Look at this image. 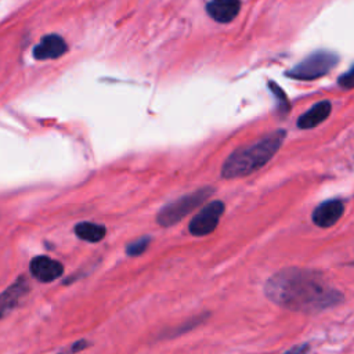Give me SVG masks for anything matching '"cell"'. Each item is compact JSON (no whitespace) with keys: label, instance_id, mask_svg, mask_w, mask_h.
<instances>
[{"label":"cell","instance_id":"e0dca14e","mask_svg":"<svg viewBox=\"0 0 354 354\" xmlns=\"http://www.w3.org/2000/svg\"><path fill=\"white\" fill-rule=\"evenodd\" d=\"M337 83L343 88H353L354 87V66L350 68L344 75L337 79Z\"/></svg>","mask_w":354,"mask_h":354},{"label":"cell","instance_id":"6da1fadb","mask_svg":"<svg viewBox=\"0 0 354 354\" xmlns=\"http://www.w3.org/2000/svg\"><path fill=\"white\" fill-rule=\"evenodd\" d=\"M264 295L274 304L303 314L336 307L344 299L322 272L301 267H286L272 274L264 283Z\"/></svg>","mask_w":354,"mask_h":354},{"label":"cell","instance_id":"7a4b0ae2","mask_svg":"<svg viewBox=\"0 0 354 354\" xmlns=\"http://www.w3.org/2000/svg\"><path fill=\"white\" fill-rule=\"evenodd\" d=\"M283 138L285 131L277 130L252 145L238 148L224 162L221 176L224 178H236L259 170L278 152Z\"/></svg>","mask_w":354,"mask_h":354},{"label":"cell","instance_id":"8992f818","mask_svg":"<svg viewBox=\"0 0 354 354\" xmlns=\"http://www.w3.org/2000/svg\"><path fill=\"white\" fill-rule=\"evenodd\" d=\"M29 282L25 275H19L0 293V319L7 317L19 306L22 299L29 293Z\"/></svg>","mask_w":354,"mask_h":354},{"label":"cell","instance_id":"52a82bcc","mask_svg":"<svg viewBox=\"0 0 354 354\" xmlns=\"http://www.w3.org/2000/svg\"><path fill=\"white\" fill-rule=\"evenodd\" d=\"M29 272L39 282L48 283V282H53V281L58 279L59 277H62L64 264L58 260L51 259L50 256L40 254L30 260Z\"/></svg>","mask_w":354,"mask_h":354},{"label":"cell","instance_id":"2e32d148","mask_svg":"<svg viewBox=\"0 0 354 354\" xmlns=\"http://www.w3.org/2000/svg\"><path fill=\"white\" fill-rule=\"evenodd\" d=\"M90 346H91V343H90L88 340H86V339H80V340L73 342L69 347H66L65 350L59 351L58 354H76V353H79V351L86 350V348H87V347H90Z\"/></svg>","mask_w":354,"mask_h":354},{"label":"cell","instance_id":"8fae6325","mask_svg":"<svg viewBox=\"0 0 354 354\" xmlns=\"http://www.w3.org/2000/svg\"><path fill=\"white\" fill-rule=\"evenodd\" d=\"M330 109H332V105L329 101L317 102L311 109H308L306 113H303L299 118L297 126L300 129H313L329 116Z\"/></svg>","mask_w":354,"mask_h":354},{"label":"cell","instance_id":"9a60e30c","mask_svg":"<svg viewBox=\"0 0 354 354\" xmlns=\"http://www.w3.org/2000/svg\"><path fill=\"white\" fill-rule=\"evenodd\" d=\"M270 88H271V91L274 93V97H275V100H277V105L279 106V109L283 111V112L289 111V101H288L285 93H283L277 84H274L272 82L270 83Z\"/></svg>","mask_w":354,"mask_h":354},{"label":"cell","instance_id":"7c38bea8","mask_svg":"<svg viewBox=\"0 0 354 354\" xmlns=\"http://www.w3.org/2000/svg\"><path fill=\"white\" fill-rule=\"evenodd\" d=\"M76 236L82 241L90 242V243H95L100 242L105 238L106 235V228L101 224L97 223H91V221H82L77 223L73 228Z\"/></svg>","mask_w":354,"mask_h":354},{"label":"cell","instance_id":"4fadbf2b","mask_svg":"<svg viewBox=\"0 0 354 354\" xmlns=\"http://www.w3.org/2000/svg\"><path fill=\"white\" fill-rule=\"evenodd\" d=\"M209 317V313H203V314H199V315H195L187 321H184L181 325H178L177 328H173L170 330H167L165 333V337H174V336H178L181 333H185V332H189L192 330L194 328H196L199 324H202L206 318Z\"/></svg>","mask_w":354,"mask_h":354},{"label":"cell","instance_id":"ba28073f","mask_svg":"<svg viewBox=\"0 0 354 354\" xmlns=\"http://www.w3.org/2000/svg\"><path fill=\"white\" fill-rule=\"evenodd\" d=\"M344 212V203L340 199H329L319 203L313 212V223L321 228L335 225Z\"/></svg>","mask_w":354,"mask_h":354},{"label":"cell","instance_id":"30bf717a","mask_svg":"<svg viewBox=\"0 0 354 354\" xmlns=\"http://www.w3.org/2000/svg\"><path fill=\"white\" fill-rule=\"evenodd\" d=\"M207 14L217 22L225 24L232 21L239 10L241 1L239 0H212L207 3Z\"/></svg>","mask_w":354,"mask_h":354},{"label":"cell","instance_id":"5b68a950","mask_svg":"<svg viewBox=\"0 0 354 354\" xmlns=\"http://www.w3.org/2000/svg\"><path fill=\"white\" fill-rule=\"evenodd\" d=\"M224 203L221 201H213L205 205L189 221L188 231L194 236H205L212 234L224 213Z\"/></svg>","mask_w":354,"mask_h":354},{"label":"cell","instance_id":"ac0fdd59","mask_svg":"<svg viewBox=\"0 0 354 354\" xmlns=\"http://www.w3.org/2000/svg\"><path fill=\"white\" fill-rule=\"evenodd\" d=\"M308 351H310V344L308 343H301V344L293 346L292 348H289L283 354H308Z\"/></svg>","mask_w":354,"mask_h":354},{"label":"cell","instance_id":"9c48e42d","mask_svg":"<svg viewBox=\"0 0 354 354\" xmlns=\"http://www.w3.org/2000/svg\"><path fill=\"white\" fill-rule=\"evenodd\" d=\"M66 43L58 35H47L41 37L40 43L33 48V57L39 61L55 59L66 53Z\"/></svg>","mask_w":354,"mask_h":354},{"label":"cell","instance_id":"277c9868","mask_svg":"<svg viewBox=\"0 0 354 354\" xmlns=\"http://www.w3.org/2000/svg\"><path fill=\"white\" fill-rule=\"evenodd\" d=\"M339 61V57L330 51H315L300 64L286 72V76L297 80H314L326 75Z\"/></svg>","mask_w":354,"mask_h":354},{"label":"cell","instance_id":"5bb4252c","mask_svg":"<svg viewBox=\"0 0 354 354\" xmlns=\"http://www.w3.org/2000/svg\"><path fill=\"white\" fill-rule=\"evenodd\" d=\"M149 242H151V236H141V238H137L134 241H131L130 243L126 245L124 248V252L127 256L130 257H137V256H141L149 246Z\"/></svg>","mask_w":354,"mask_h":354},{"label":"cell","instance_id":"3957f363","mask_svg":"<svg viewBox=\"0 0 354 354\" xmlns=\"http://www.w3.org/2000/svg\"><path fill=\"white\" fill-rule=\"evenodd\" d=\"M212 194L213 188L205 187L167 203L158 212L156 223L162 227H171L180 223L192 210L199 207Z\"/></svg>","mask_w":354,"mask_h":354}]
</instances>
